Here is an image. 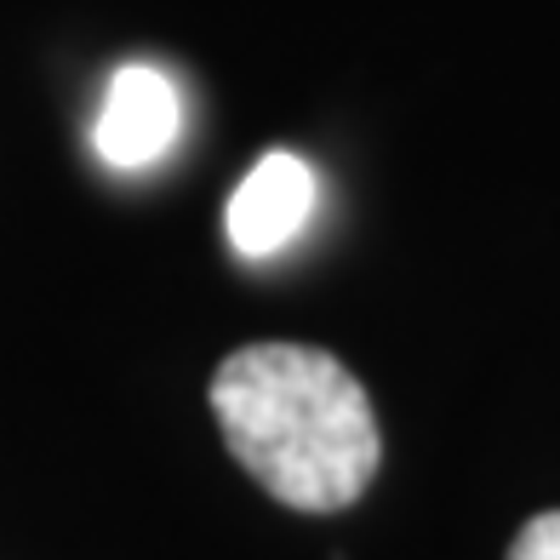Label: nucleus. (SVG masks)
Returning a JSON list of instances; mask_svg holds the SVG:
<instances>
[{
  "label": "nucleus",
  "instance_id": "1",
  "mask_svg": "<svg viewBox=\"0 0 560 560\" xmlns=\"http://www.w3.org/2000/svg\"><path fill=\"white\" fill-rule=\"evenodd\" d=\"M212 412L235 464L303 515L349 509L384 457L361 377L315 343L235 349L212 377Z\"/></svg>",
  "mask_w": 560,
  "mask_h": 560
},
{
  "label": "nucleus",
  "instance_id": "2",
  "mask_svg": "<svg viewBox=\"0 0 560 560\" xmlns=\"http://www.w3.org/2000/svg\"><path fill=\"white\" fill-rule=\"evenodd\" d=\"M315 212V166L292 155V149H269V155L241 177V189L229 195V246L241 258H275Z\"/></svg>",
  "mask_w": 560,
  "mask_h": 560
},
{
  "label": "nucleus",
  "instance_id": "3",
  "mask_svg": "<svg viewBox=\"0 0 560 560\" xmlns=\"http://www.w3.org/2000/svg\"><path fill=\"white\" fill-rule=\"evenodd\" d=\"M177 120H184V104H177L172 74L155 69V63H126L104 92L92 143L109 166L132 172V166H149V161L166 155L172 138H177Z\"/></svg>",
  "mask_w": 560,
  "mask_h": 560
},
{
  "label": "nucleus",
  "instance_id": "4",
  "mask_svg": "<svg viewBox=\"0 0 560 560\" xmlns=\"http://www.w3.org/2000/svg\"><path fill=\"white\" fill-rule=\"evenodd\" d=\"M509 560H560V509L532 515L515 532V544H509Z\"/></svg>",
  "mask_w": 560,
  "mask_h": 560
}]
</instances>
